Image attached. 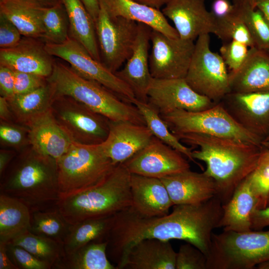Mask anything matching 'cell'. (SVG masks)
<instances>
[{
  "label": "cell",
  "instance_id": "cell-5",
  "mask_svg": "<svg viewBox=\"0 0 269 269\" xmlns=\"http://www.w3.org/2000/svg\"><path fill=\"white\" fill-rule=\"evenodd\" d=\"M57 96L71 97L112 121H128L146 125L138 109L101 84L83 77L71 67L55 62L47 78Z\"/></svg>",
  "mask_w": 269,
  "mask_h": 269
},
{
  "label": "cell",
  "instance_id": "cell-19",
  "mask_svg": "<svg viewBox=\"0 0 269 269\" xmlns=\"http://www.w3.org/2000/svg\"><path fill=\"white\" fill-rule=\"evenodd\" d=\"M153 134L146 125L128 121H109V131L101 143L114 165L124 163L148 144Z\"/></svg>",
  "mask_w": 269,
  "mask_h": 269
},
{
  "label": "cell",
  "instance_id": "cell-8",
  "mask_svg": "<svg viewBox=\"0 0 269 269\" xmlns=\"http://www.w3.org/2000/svg\"><path fill=\"white\" fill-rule=\"evenodd\" d=\"M161 117L174 135L201 134L263 147V140L239 123L222 104L200 111L176 110Z\"/></svg>",
  "mask_w": 269,
  "mask_h": 269
},
{
  "label": "cell",
  "instance_id": "cell-6",
  "mask_svg": "<svg viewBox=\"0 0 269 269\" xmlns=\"http://www.w3.org/2000/svg\"><path fill=\"white\" fill-rule=\"evenodd\" d=\"M57 165L59 197L96 186L115 166L101 144L89 145L75 141L57 160Z\"/></svg>",
  "mask_w": 269,
  "mask_h": 269
},
{
  "label": "cell",
  "instance_id": "cell-21",
  "mask_svg": "<svg viewBox=\"0 0 269 269\" xmlns=\"http://www.w3.org/2000/svg\"><path fill=\"white\" fill-rule=\"evenodd\" d=\"M30 146L35 151L56 160L74 141L55 119L51 109L36 117L25 125Z\"/></svg>",
  "mask_w": 269,
  "mask_h": 269
},
{
  "label": "cell",
  "instance_id": "cell-32",
  "mask_svg": "<svg viewBox=\"0 0 269 269\" xmlns=\"http://www.w3.org/2000/svg\"><path fill=\"white\" fill-rule=\"evenodd\" d=\"M107 240L94 241L64 254L52 269H117L109 260Z\"/></svg>",
  "mask_w": 269,
  "mask_h": 269
},
{
  "label": "cell",
  "instance_id": "cell-49",
  "mask_svg": "<svg viewBox=\"0 0 269 269\" xmlns=\"http://www.w3.org/2000/svg\"><path fill=\"white\" fill-rule=\"evenodd\" d=\"M233 4L229 0H214L212 4L211 12L215 19L228 15L232 10Z\"/></svg>",
  "mask_w": 269,
  "mask_h": 269
},
{
  "label": "cell",
  "instance_id": "cell-14",
  "mask_svg": "<svg viewBox=\"0 0 269 269\" xmlns=\"http://www.w3.org/2000/svg\"><path fill=\"white\" fill-rule=\"evenodd\" d=\"M147 103L160 116L176 110L200 111L216 103L195 92L184 78H152L147 92Z\"/></svg>",
  "mask_w": 269,
  "mask_h": 269
},
{
  "label": "cell",
  "instance_id": "cell-27",
  "mask_svg": "<svg viewBox=\"0 0 269 269\" xmlns=\"http://www.w3.org/2000/svg\"><path fill=\"white\" fill-rule=\"evenodd\" d=\"M259 204L247 177L236 189L230 200L223 205V213L218 228L237 232L251 231V215L258 209Z\"/></svg>",
  "mask_w": 269,
  "mask_h": 269
},
{
  "label": "cell",
  "instance_id": "cell-43",
  "mask_svg": "<svg viewBox=\"0 0 269 269\" xmlns=\"http://www.w3.org/2000/svg\"><path fill=\"white\" fill-rule=\"evenodd\" d=\"M250 47L246 44L231 40L226 41L220 48V55L231 71L238 70L244 63Z\"/></svg>",
  "mask_w": 269,
  "mask_h": 269
},
{
  "label": "cell",
  "instance_id": "cell-55",
  "mask_svg": "<svg viewBox=\"0 0 269 269\" xmlns=\"http://www.w3.org/2000/svg\"><path fill=\"white\" fill-rule=\"evenodd\" d=\"M256 8L261 12L269 24V0H257Z\"/></svg>",
  "mask_w": 269,
  "mask_h": 269
},
{
  "label": "cell",
  "instance_id": "cell-37",
  "mask_svg": "<svg viewBox=\"0 0 269 269\" xmlns=\"http://www.w3.org/2000/svg\"><path fill=\"white\" fill-rule=\"evenodd\" d=\"M44 33L42 39L45 43L60 44L70 37L69 23L64 5L59 3L44 6L42 13Z\"/></svg>",
  "mask_w": 269,
  "mask_h": 269
},
{
  "label": "cell",
  "instance_id": "cell-2",
  "mask_svg": "<svg viewBox=\"0 0 269 269\" xmlns=\"http://www.w3.org/2000/svg\"><path fill=\"white\" fill-rule=\"evenodd\" d=\"M181 142L197 146L192 157L206 164L204 172L214 181L216 196L223 205L256 168L265 148L243 142L201 134L175 135Z\"/></svg>",
  "mask_w": 269,
  "mask_h": 269
},
{
  "label": "cell",
  "instance_id": "cell-39",
  "mask_svg": "<svg viewBox=\"0 0 269 269\" xmlns=\"http://www.w3.org/2000/svg\"><path fill=\"white\" fill-rule=\"evenodd\" d=\"M215 20L214 34L219 38L225 42L234 40L243 42L250 48L254 47L250 32L234 4L228 15Z\"/></svg>",
  "mask_w": 269,
  "mask_h": 269
},
{
  "label": "cell",
  "instance_id": "cell-41",
  "mask_svg": "<svg viewBox=\"0 0 269 269\" xmlns=\"http://www.w3.org/2000/svg\"><path fill=\"white\" fill-rule=\"evenodd\" d=\"M0 144L19 152L30 145L28 128L15 122L0 121Z\"/></svg>",
  "mask_w": 269,
  "mask_h": 269
},
{
  "label": "cell",
  "instance_id": "cell-30",
  "mask_svg": "<svg viewBox=\"0 0 269 269\" xmlns=\"http://www.w3.org/2000/svg\"><path fill=\"white\" fill-rule=\"evenodd\" d=\"M56 97L54 86L47 81L45 85L33 91L16 95L7 100L15 122L25 126L33 118L50 110Z\"/></svg>",
  "mask_w": 269,
  "mask_h": 269
},
{
  "label": "cell",
  "instance_id": "cell-57",
  "mask_svg": "<svg viewBox=\"0 0 269 269\" xmlns=\"http://www.w3.org/2000/svg\"><path fill=\"white\" fill-rule=\"evenodd\" d=\"M44 6H51L54 5L60 1L59 0H33Z\"/></svg>",
  "mask_w": 269,
  "mask_h": 269
},
{
  "label": "cell",
  "instance_id": "cell-56",
  "mask_svg": "<svg viewBox=\"0 0 269 269\" xmlns=\"http://www.w3.org/2000/svg\"><path fill=\"white\" fill-rule=\"evenodd\" d=\"M257 0H233V3L249 5L253 8H256Z\"/></svg>",
  "mask_w": 269,
  "mask_h": 269
},
{
  "label": "cell",
  "instance_id": "cell-3",
  "mask_svg": "<svg viewBox=\"0 0 269 269\" xmlns=\"http://www.w3.org/2000/svg\"><path fill=\"white\" fill-rule=\"evenodd\" d=\"M0 193L20 201L30 212L56 206L57 160L28 146L17 153L0 177Z\"/></svg>",
  "mask_w": 269,
  "mask_h": 269
},
{
  "label": "cell",
  "instance_id": "cell-51",
  "mask_svg": "<svg viewBox=\"0 0 269 269\" xmlns=\"http://www.w3.org/2000/svg\"><path fill=\"white\" fill-rule=\"evenodd\" d=\"M0 121L15 122L14 117L7 99L0 96Z\"/></svg>",
  "mask_w": 269,
  "mask_h": 269
},
{
  "label": "cell",
  "instance_id": "cell-50",
  "mask_svg": "<svg viewBox=\"0 0 269 269\" xmlns=\"http://www.w3.org/2000/svg\"><path fill=\"white\" fill-rule=\"evenodd\" d=\"M13 149L6 148L0 150V176L1 177L7 169L11 162L17 154Z\"/></svg>",
  "mask_w": 269,
  "mask_h": 269
},
{
  "label": "cell",
  "instance_id": "cell-40",
  "mask_svg": "<svg viewBox=\"0 0 269 269\" xmlns=\"http://www.w3.org/2000/svg\"><path fill=\"white\" fill-rule=\"evenodd\" d=\"M247 177L259 200L258 209L265 208L269 194V149H264L257 165Z\"/></svg>",
  "mask_w": 269,
  "mask_h": 269
},
{
  "label": "cell",
  "instance_id": "cell-11",
  "mask_svg": "<svg viewBox=\"0 0 269 269\" xmlns=\"http://www.w3.org/2000/svg\"><path fill=\"white\" fill-rule=\"evenodd\" d=\"M95 26L101 62L115 73L132 53L138 23L122 17H112L100 5Z\"/></svg>",
  "mask_w": 269,
  "mask_h": 269
},
{
  "label": "cell",
  "instance_id": "cell-20",
  "mask_svg": "<svg viewBox=\"0 0 269 269\" xmlns=\"http://www.w3.org/2000/svg\"><path fill=\"white\" fill-rule=\"evenodd\" d=\"M37 38L24 37L15 46L0 49V65L13 71L28 73L48 78L54 62Z\"/></svg>",
  "mask_w": 269,
  "mask_h": 269
},
{
  "label": "cell",
  "instance_id": "cell-48",
  "mask_svg": "<svg viewBox=\"0 0 269 269\" xmlns=\"http://www.w3.org/2000/svg\"><path fill=\"white\" fill-rule=\"evenodd\" d=\"M267 227H269V206L254 210L251 217V230L260 231Z\"/></svg>",
  "mask_w": 269,
  "mask_h": 269
},
{
  "label": "cell",
  "instance_id": "cell-45",
  "mask_svg": "<svg viewBox=\"0 0 269 269\" xmlns=\"http://www.w3.org/2000/svg\"><path fill=\"white\" fill-rule=\"evenodd\" d=\"M13 72L15 95L30 92L47 83L46 78L39 75L15 71Z\"/></svg>",
  "mask_w": 269,
  "mask_h": 269
},
{
  "label": "cell",
  "instance_id": "cell-59",
  "mask_svg": "<svg viewBox=\"0 0 269 269\" xmlns=\"http://www.w3.org/2000/svg\"><path fill=\"white\" fill-rule=\"evenodd\" d=\"M268 206H269V196H268V199H267V206H266V207H268Z\"/></svg>",
  "mask_w": 269,
  "mask_h": 269
},
{
  "label": "cell",
  "instance_id": "cell-34",
  "mask_svg": "<svg viewBox=\"0 0 269 269\" xmlns=\"http://www.w3.org/2000/svg\"><path fill=\"white\" fill-rule=\"evenodd\" d=\"M130 103L134 105L140 112L146 126L154 136L180 152L190 160L202 168L201 165L193 158L192 148L183 145L171 132L166 123L155 108L148 103L141 102L135 98L132 99Z\"/></svg>",
  "mask_w": 269,
  "mask_h": 269
},
{
  "label": "cell",
  "instance_id": "cell-15",
  "mask_svg": "<svg viewBox=\"0 0 269 269\" xmlns=\"http://www.w3.org/2000/svg\"><path fill=\"white\" fill-rule=\"evenodd\" d=\"M182 155L153 136L147 145L123 163L131 174L161 179L190 169Z\"/></svg>",
  "mask_w": 269,
  "mask_h": 269
},
{
  "label": "cell",
  "instance_id": "cell-23",
  "mask_svg": "<svg viewBox=\"0 0 269 269\" xmlns=\"http://www.w3.org/2000/svg\"><path fill=\"white\" fill-rule=\"evenodd\" d=\"M177 253L169 241L145 239L134 245L117 269H176Z\"/></svg>",
  "mask_w": 269,
  "mask_h": 269
},
{
  "label": "cell",
  "instance_id": "cell-18",
  "mask_svg": "<svg viewBox=\"0 0 269 269\" xmlns=\"http://www.w3.org/2000/svg\"><path fill=\"white\" fill-rule=\"evenodd\" d=\"M223 99L235 119L263 141L269 134V91L230 93Z\"/></svg>",
  "mask_w": 269,
  "mask_h": 269
},
{
  "label": "cell",
  "instance_id": "cell-42",
  "mask_svg": "<svg viewBox=\"0 0 269 269\" xmlns=\"http://www.w3.org/2000/svg\"><path fill=\"white\" fill-rule=\"evenodd\" d=\"M176 269H207V256L193 245L183 244L177 253Z\"/></svg>",
  "mask_w": 269,
  "mask_h": 269
},
{
  "label": "cell",
  "instance_id": "cell-25",
  "mask_svg": "<svg viewBox=\"0 0 269 269\" xmlns=\"http://www.w3.org/2000/svg\"><path fill=\"white\" fill-rule=\"evenodd\" d=\"M230 93L269 91V55L255 47L237 70L229 72Z\"/></svg>",
  "mask_w": 269,
  "mask_h": 269
},
{
  "label": "cell",
  "instance_id": "cell-26",
  "mask_svg": "<svg viewBox=\"0 0 269 269\" xmlns=\"http://www.w3.org/2000/svg\"><path fill=\"white\" fill-rule=\"evenodd\" d=\"M101 5L112 17H122L141 23L173 38L179 37L174 27L171 25L160 9L134 0H99Z\"/></svg>",
  "mask_w": 269,
  "mask_h": 269
},
{
  "label": "cell",
  "instance_id": "cell-46",
  "mask_svg": "<svg viewBox=\"0 0 269 269\" xmlns=\"http://www.w3.org/2000/svg\"><path fill=\"white\" fill-rule=\"evenodd\" d=\"M21 34L9 19L0 14V47L6 49L16 46L21 39Z\"/></svg>",
  "mask_w": 269,
  "mask_h": 269
},
{
  "label": "cell",
  "instance_id": "cell-10",
  "mask_svg": "<svg viewBox=\"0 0 269 269\" xmlns=\"http://www.w3.org/2000/svg\"><path fill=\"white\" fill-rule=\"evenodd\" d=\"M51 109L58 123L74 141L94 145L107 138L110 120L73 98L57 96Z\"/></svg>",
  "mask_w": 269,
  "mask_h": 269
},
{
  "label": "cell",
  "instance_id": "cell-47",
  "mask_svg": "<svg viewBox=\"0 0 269 269\" xmlns=\"http://www.w3.org/2000/svg\"><path fill=\"white\" fill-rule=\"evenodd\" d=\"M0 96L6 99L15 95L13 71L1 65H0Z\"/></svg>",
  "mask_w": 269,
  "mask_h": 269
},
{
  "label": "cell",
  "instance_id": "cell-31",
  "mask_svg": "<svg viewBox=\"0 0 269 269\" xmlns=\"http://www.w3.org/2000/svg\"><path fill=\"white\" fill-rule=\"evenodd\" d=\"M31 212L26 205L0 193V242L7 243L29 231Z\"/></svg>",
  "mask_w": 269,
  "mask_h": 269
},
{
  "label": "cell",
  "instance_id": "cell-36",
  "mask_svg": "<svg viewBox=\"0 0 269 269\" xmlns=\"http://www.w3.org/2000/svg\"><path fill=\"white\" fill-rule=\"evenodd\" d=\"M8 243L24 248L38 260L50 266L51 269L64 254L62 244L29 231Z\"/></svg>",
  "mask_w": 269,
  "mask_h": 269
},
{
  "label": "cell",
  "instance_id": "cell-13",
  "mask_svg": "<svg viewBox=\"0 0 269 269\" xmlns=\"http://www.w3.org/2000/svg\"><path fill=\"white\" fill-rule=\"evenodd\" d=\"M195 46L194 41L168 36L152 29L149 70L153 78H185Z\"/></svg>",
  "mask_w": 269,
  "mask_h": 269
},
{
  "label": "cell",
  "instance_id": "cell-33",
  "mask_svg": "<svg viewBox=\"0 0 269 269\" xmlns=\"http://www.w3.org/2000/svg\"><path fill=\"white\" fill-rule=\"evenodd\" d=\"M114 215L71 224L63 244L64 254L73 252L90 242L106 240Z\"/></svg>",
  "mask_w": 269,
  "mask_h": 269
},
{
  "label": "cell",
  "instance_id": "cell-4",
  "mask_svg": "<svg viewBox=\"0 0 269 269\" xmlns=\"http://www.w3.org/2000/svg\"><path fill=\"white\" fill-rule=\"evenodd\" d=\"M131 176L125 165L119 163L100 183L59 197L56 205L71 224L113 216L132 206Z\"/></svg>",
  "mask_w": 269,
  "mask_h": 269
},
{
  "label": "cell",
  "instance_id": "cell-1",
  "mask_svg": "<svg viewBox=\"0 0 269 269\" xmlns=\"http://www.w3.org/2000/svg\"><path fill=\"white\" fill-rule=\"evenodd\" d=\"M209 228L207 213L199 205H174L171 213L153 217L141 216L130 207L113 216L106 237L107 254L117 264L134 245L151 238L183 240L200 248Z\"/></svg>",
  "mask_w": 269,
  "mask_h": 269
},
{
  "label": "cell",
  "instance_id": "cell-53",
  "mask_svg": "<svg viewBox=\"0 0 269 269\" xmlns=\"http://www.w3.org/2000/svg\"><path fill=\"white\" fill-rule=\"evenodd\" d=\"M81 0L95 23L100 10L99 0Z\"/></svg>",
  "mask_w": 269,
  "mask_h": 269
},
{
  "label": "cell",
  "instance_id": "cell-17",
  "mask_svg": "<svg viewBox=\"0 0 269 269\" xmlns=\"http://www.w3.org/2000/svg\"><path fill=\"white\" fill-rule=\"evenodd\" d=\"M137 23L132 53L124 66L115 74L130 87L135 99L147 102V92L152 78L149 65L152 29L144 24Z\"/></svg>",
  "mask_w": 269,
  "mask_h": 269
},
{
  "label": "cell",
  "instance_id": "cell-7",
  "mask_svg": "<svg viewBox=\"0 0 269 269\" xmlns=\"http://www.w3.org/2000/svg\"><path fill=\"white\" fill-rule=\"evenodd\" d=\"M269 260V230L213 233L207 269H252Z\"/></svg>",
  "mask_w": 269,
  "mask_h": 269
},
{
  "label": "cell",
  "instance_id": "cell-22",
  "mask_svg": "<svg viewBox=\"0 0 269 269\" xmlns=\"http://www.w3.org/2000/svg\"><path fill=\"white\" fill-rule=\"evenodd\" d=\"M131 208L141 216L159 217L168 214L174 205L159 178L131 174Z\"/></svg>",
  "mask_w": 269,
  "mask_h": 269
},
{
  "label": "cell",
  "instance_id": "cell-29",
  "mask_svg": "<svg viewBox=\"0 0 269 269\" xmlns=\"http://www.w3.org/2000/svg\"><path fill=\"white\" fill-rule=\"evenodd\" d=\"M68 17L70 36L81 43L90 54L101 62L95 23L81 0H59Z\"/></svg>",
  "mask_w": 269,
  "mask_h": 269
},
{
  "label": "cell",
  "instance_id": "cell-58",
  "mask_svg": "<svg viewBox=\"0 0 269 269\" xmlns=\"http://www.w3.org/2000/svg\"><path fill=\"white\" fill-rule=\"evenodd\" d=\"M263 146L264 148L269 149V134L263 141Z\"/></svg>",
  "mask_w": 269,
  "mask_h": 269
},
{
  "label": "cell",
  "instance_id": "cell-24",
  "mask_svg": "<svg viewBox=\"0 0 269 269\" xmlns=\"http://www.w3.org/2000/svg\"><path fill=\"white\" fill-rule=\"evenodd\" d=\"M174 205L198 204L216 195L213 179L190 169L160 179Z\"/></svg>",
  "mask_w": 269,
  "mask_h": 269
},
{
  "label": "cell",
  "instance_id": "cell-54",
  "mask_svg": "<svg viewBox=\"0 0 269 269\" xmlns=\"http://www.w3.org/2000/svg\"><path fill=\"white\" fill-rule=\"evenodd\" d=\"M148 6L160 9L171 0H134Z\"/></svg>",
  "mask_w": 269,
  "mask_h": 269
},
{
  "label": "cell",
  "instance_id": "cell-44",
  "mask_svg": "<svg viewBox=\"0 0 269 269\" xmlns=\"http://www.w3.org/2000/svg\"><path fill=\"white\" fill-rule=\"evenodd\" d=\"M6 248L10 259L18 269H51L48 264L19 246L7 243Z\"/></svg>",
  "mask_w": 269,
  "mask_h": 269
},
{
  "label": "cell",
  "instance_id": "cell-16",
  "mask_svg": "<svg viewBox=\"0 0 269 269\" xmlns=\"http://www.w3.org/2000/svg\"><path fill=\"white\" fill-rule=\"evenodd\" d=\"M161 10L173 22L180 38L194 41L202 34L215 33L216 20L205 0H171Z\"/></svg>",
  "mask_w": 269,
  "mask_h": 269
},
{
  "label": "cell",
  "instance_id": "cell-9",
  "mask_svg": "<svg viewBox=\"0 0 269 269\" xmlns=\"http://www.w3.org/2000/svg\"><path fill=\"white\" fill-rule=\"evenodd\" d=\"M210 45L209 34L196 39L184 79L195 92L216 103L230 93L229 73L221 55Z\"/></svg>",
  "mask_w": 269,
  "mask_h": 269
},
{
  "label": "cell",
  "instance_id": "cell-38",
  "mask_svg": "<svg viewBox=\"0 0 269 269\" xmlns=\"http://www.w3.org/2000/svg\"><path fill=\"white\" fill-rule=\"evenodd\" d=\"M233 4L250 32L254 47L269 51V24L261 12L249 5Z\"/></svg>",
  "mask_w": 269,
  "mask_h": 269
},
{
  "label": "cell",
  "instance_id": "cell-35",
  "mask_svg": "<svg viewBox=\"0 0 269 269\" xmlns=\"http://www.w3.org/2000/svg\"><path fill=\"white\" fill-rule=\"evenodd\" d=\"M71 225L56 205L47 209L31 212L29 231L63 244Z\"/></svg>",
  "mask_w": 269,
  "mask_h": 269
},
{
  "label": "cell",
  "instance_id": "cell-52",
  "mask_svg": "<svg viewBox=\"0 0 269 269\" xmlns=\"http://www.w3.org/2000/svg\"><path fill=\"white\" fill-rule=\"evenodd\" d=\"M0 269H18L10 259L6 243L0 242Z\"/></svg>",
  "mask_w": 269,
  "mask_h": 269
},
{
  "label": "cell",
  "instance_id": "cell-12",
  "mask_svg": "<svg viewBox=\"0 0 269 269\" xmlns=\"http://www.w3.org/2000/svg\"><path fill=\"white\" fill-rule=\"evenodd\" d=\"M45 48L52 56L67 62L80 76L101 84L123 100L130 103L135 98L133 91L124 82L95 59L81 43L70 36L60 44L45 43Z\"/></svg>",
  "mask_w": 269,
  "mask_h": 269
},
{
  "label": "cell",
  "instance_id": "cell-28",
  "mask_svg": "<svg viewBox=\"0 0 269 269\" xmlns=\"http://www.w3.org/2000/svg\"><path fill=\"white\" fill-rule=\"evenodd\" d=\"M44 6L33 0H0V14L16 26L22 35L42 38Z\"/></svg>",
  "mask_w": 269,
  "mask_h": 269
}]
</instances>
